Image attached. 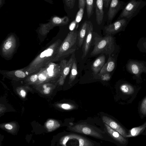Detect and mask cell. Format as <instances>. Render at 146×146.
<instances>
[{"instance_id": "1", "label": "cell", "mask_w": 146, "mask_h": 146, "mask_svg": "<svg viewBox=\"0 0 146 146\" xmlns=\"http://www.w3.org/2000/svg\"><path fill=\"white\" fill-rule=\"evenodd\" d=\"M62 41L58 39L39 54L28 66L24 68L29 75L36 73L53 60Z\"/></svg>"}, {"instance_id": "2", "label": "cell", "mask_w": 146, "mask_h": 146, "mask_svg": "<svg viewBox=\"0 0 146 146\" xmlns=\"http://www.w3.org/2000/svg\"><path fill=\"white\" fill-rule=\"evenodd\" d=\"M76 29L70 32L59 47L53 62L61 61L74 53L77 49Z\"/></svg>"}, {"instance_id": "3", "label": "cell", "mask_w": 146, "mask_h": 146, "mask_svg": "<svg viewBox=\"0 0 146 146\" xmlns=\"http://www.w3.org/2000/svg\"><path fill=\"white\" fill-rule=\"evenodd\" d=\"M94 40V47L91 53V56L101 53L111 55L115 50L114 39L111 35H107L104 37L96 36Z\"/></svg>"}, {"instance_id": "4", "label": "cell", "mask_w": 146, "mask_h": 146, "mask_svg": "<svg viewBox=\"0 0 146 146\" xmlns=\"http://www.w3.org/2000/svg\"><path fill=\"white\" fill-rule=\"evenodd\" d=\"M38 79L36 83H46L59 78L61 72L59 64L51 62L39 71Z\"/></svg>"}, {"instance_id": "5", "label": "cell", "mask_w": 146, "mask_h": 146, "mask_svg": "<svg viewBox=\"0 0 146 146\" xmlns=\"http://www.w3.org/2000/svg\"><path fill=\"white\" fill-rule=\"evenodd\" d=\"M146 5L143 0H130L126 3L117 19L125 18L130 21Z\"/></svg>"}, {"instance_id": "6", "label": "cell", "mask_w": 146, "mask_h": 146, "mask_svg": "<svg viewBox=\"0 0 146 146\" xmlns=\"http://www.w3.org/2000/svg\"><path fill=\"white\" fill-rule=\"evenodd\" d=\"M125 68L128 72L133 75V79L139 81L142 79V73L146 74V62L129 59L125 65Z\"/></svg>"}, {"instance_id": "7", "label": "cell", "mask_w": 146, "mask_h": 146, "mask_svg": "<svg viewBox=\"0 0 146 146\" xmlns=\"http://www.w3.org/2000/svg\"><path fill=\"white\" fill-rule=\"evenodd\" d=\"M69 21V19L67 16L61 17L53 15L51 17L48 23L40 24L38 31L41 35H45L54 27L66 25Z\"/></svg>"}, {"instance_id": "8", "label": "cell", "mask_w": 146, "mask_h": 146, "mask_svg": "<svg viewBox=\"0 0 146 146\" xmlns=\"http://www.w3.org/2000/svg\"><path fill=\"white\" fill-rule=\"evenodd\" d=\"M17 42L16 37L14 34L9 35L1 45V52L2 56L5 58H11L16 51Z\"/></svg>"}, {"instance_id": "9", "label": "cell", "mask_w": 146, "mask_h": 146, "mask_svg": "<svg viewBox=\"0 0 146 146\" xmlns=\"http://www.w3.org/2000/svg\"><path fill=\"white\" fill-rule=\"evenodd\" d=\"M129 21L125 18L117 20L104 28V31L107 35H114L122 31H124Z\"/></svg>"}, {"instance_id": "10", "label": "cell", "mask_w": 146, "mask_h": 146, "mask_svg": "<svg viewBox=\"0 0 146 146\" xmlns=\"http://www.w3.org/2000/svg\"><path fill=\"white\" fill-rule=\"evenodd\" d=\"M75 58L74 53L72 54L68 61L65 59L60 61L59 64L61 70V74L58 80V82L59 84L62 85L64 83L66 77L68 74L71 70Z\"/></svg>"}, {"instance_id": "11", "label": "cell", "mask_w": 146, "mask_h": 146, "mask_svg": "<svg viewBox=\"0 0 146 146\" xmlns=\"http://www.w3.org/2000/svg\"><path fill=\"white\" fill-rule=\"evenodd\" d=\"M70 129L74 131L89 135L96 138L102 139V135L92 128L85 124H79L70 127Z\"/></svg>"}, {"instance_id": "12", "label": "cell", "mask_w": 146, "mask_h": 146, "mask_svg": "<svg viewBox=\"0 0 146 146\" xmlns=\"http://www.w3.org/2000/svg\"><path fill=\"white\" fill-rule=\"evenodd\" d=\"M93 31V27L92 23L90 21H88L86 35L83 43L82 48V59H84L86 57L90 50L92 40Z\"/></svg>"}, {"instance_id": "13", "label": "cell", "mask_w": 146, "mask_h": 146, "mask_svg": "<svg viewBox=\"0 0 146 146\" xmlns=\"http://www.w3.org/2000/svg\"><path fill=\"white\" fill-rule=\"evenodd\" d=\"M126 3L120 0H111L107 13L108 20H112L118 12L123 9Z\"/></svg>"}, {"instance_id": "14", "label": "cell", "mask_w": 146, "mask_h": 146, "mask_svg": "<svg viewBox=\"0 0 146 146\" xmlns=\"http://www.w3.org/2000/svg\"><path fill=\"white\" fill-rule=\"evenodd\" d=\"M0 73L5 76L14 79H23L29 75L24 68L12 71L1 70Z\"/></svg>"}, {"instance_id": "15", "label": "cell", "mask_w": 146, "mask_h": 146, "mask_svg": "<svg viewBox=\"0 0 146 146\" xmlns=\"http://www.w3.org/2000/svg\"><path fill=\"white\" fill-rule=\"evenodd\" d=\"M103 122L112 129L117 131L125 137L127 135L126 131L120 125L110 117L106 116L102 117Z\"/></svg>"}, {"instance_id": "16", "label": "cell", "mask_w": 146, "mask_h": 146, "mask_svg": "<svg viewBox=\"0 0 146 146\" xmlns=\"http://www.w3.org/2000/svg\"><path fill=\"white\" fill-rule=\"evenodd\" d=\"M104 0H96V19L97 24L100 25L102 23L104 16L103 6Z\"/></svg>"}, {"instance_id": "17", "label": "cell", "mask_w": 146, "mask_h": 146, "mask_svg": "<svg viewBox=\"0 0 146 146\" xmlns=\"http://www.w3.org/2000/svg\"><path fill=\"white\" fill-rule=\"evenodd\" d=\"M104 124L108 133L113 139L121 144H124L126 143L127 140L125 137L106 124L104 123Z\"/></svg>"}, {"instance_id": "18", "label": "cell", "mask_w": 146, "mask_h": 146, "mask_svg": "<svg viewBox=\"0 0 146 146\" xmlns=\"http://www.w3.org/2000/svg\"><path fill=\"white\" fill-rule=\"evenodd\" d=\"M105 57L102 54L98 57L92 65V70L95 74L99 72L105 62Z\"/></svg>"}, {"instance_id": "19", "label": "cell", "mask_w": 146, "mask_h": 146, "mask_svg": "<svg viewBox=\"0 0 146 146\" xmlns=\"http://www.w3.org/2000/svg\"><path fill=\"white\" fill-rule=\"evenodd\" d=\"M115 66V59L109 55V58L107 62L105 64L100 71L99 74L105 73H109L113 71Z\"/></svg>"}, {"instance_id": "20", "label": "cell", "mask_w": 146, "mask_h": 146, "mask_svg": "<svg viewBox=\"0 0 146 146\" xmlns=\"http://www.w3.org/2000/svg\"><path fill=\"white\" fill-rule=\"evenodd\" d=\"M88 21H86L82 23L78 33V43L80 47L83 44L86 35Z\"/></svg>"}, {"instance_id": "21", "label": "cell", "mask_w": 146, "mask_h": 146, "mask_svg": "<svg viewBox=\"0 0 146 146\" xmlns=\"http://www.w3.org/2000/svg\"><path fill=\"white\" fill-rule=\"evenodd\" d=\"M119 88L122 92L129 95L133 94L135 90L134 87L132 84L126 82L120 85Z\"/></svg>"}, {"instance_id": "22", "label": "cell", "mask_w": 146, "mask_h": 146, "mask_svg": "<svg viewBox=\"0 0 146 146\" xmlns=\"http://www.w3.org/2000/svg\"><path fill=\"white\" fill-rule=\"evenodd\" d=\"M146 128V122L141 125L133 127L131 129L127 134V137H134L139 135Z\"/></svg>"}, {"instance_id": "23", "label": "cell", "mask_w": 146, "mask_h": 146, "mask_svg": "<svg viewBox=\"0 0 146 146\" xmlns=\"http://www.w3.org/2000/svg\"><path fill=\"white\" fill-rule=\"evenodd\" d=\"M78 73L77 61L76 58H74L69 78L68 83L71 84L75 80Z\"/></svg>"}, {"instance_id": "24", "label": "cell", "mask_w": 146, "mask_h": 146, "mask_svg": "<svg viewBox=\"0 0 146 146\" xmlns=\"http://www.w3.org/2000/svg\"><path fill=\"white\" fill-rule=\"evenodd\" d=\"M95 0H86L87 15L89 18L94 13V9Z\"/></svg>"}, {"instance_id": "25", "label": "cell", "mask_w": 146, "mask_h": 146, "mask_svg": "<svg viewBox=\"0 0 146 146\" xmlns=\"http://www.w3.org/2000/svg\"><path fill=\"white\" fill-rule=\"evenodd\" d=\"M137 46L140 52L146 53V37H142L139 39Z\"/></svg>"}, {"instance_id": "26", "label": "cell", "mask_w": 146, "mask_h": 146, "mask_svg": "<svg viewBox=\"0 0 146 146\" xmlns=\"http://www.w3.org/2000/svg\"><path fill=\"white\" fill-rule=\"evenodd\" d=\"M76 139L78 141L80 146H92L94 145L92 142L80 135H78Z\"/></svg>"}, {"instance_id": "27", "label": "cell", "mask_w": 146, "mask_h": 146, "mask_svg": "<svg viewBox=\"0 0 146 146\" xmlns=\"http://www.w3.org/2000/svg\"><path fill=\"white\" fill-rule=\"evenodd\" d=\"M78 134L72 133L65 136L61 140V143L63 145L66 146L67 142L70 139H76Z\"/></svg>"}, {"instance_id": "28", "label": "cell", "mask_w": 146, "mask_h": 146, "mask_svg": "<svg viewBox=\"0 0 146 146\" xmlns=\"http://www.w3.org/2000/svg\"><path fill=\"white\" fill-rule=\"evenodd\" d=\"M39 72L38 71L29 75L26 77V81L29 83H36L38 79Z\"/></svg>"}, {"instance_id": "29", "label": "cell", "mask_w": 146, "mask_h": 146, "mask_svg": "<svg viewBox=\"0 0 146 146\" xmlns=\"http://www.w3.org/2000/svg\"><path fill=\"white\" fill-rule=\"evenodd\" d=\"M60 124L57 121L50 120L46 122V126L48 129H52L59 127Z\"/></svg>"}, {"instance_id": "30", "label": "cell", "mask_w": 146, "mask_h": 146, "mask_svg": "<svg viewBox=\"0 0 146 146\" xmlns=\"http://www.w3.org/2000/svg\"><path fill=\"white\" fill-rule=\"evenodd\" d=\"M84 8H83L79 9V10L77 13L75 19L74 20L76 24L79 23L81 21L84 14Z\"/></svg>"}, {"instance_id": "31", "label": "cell", "mask_w": 146, "mask_h": 146, "mask_svg": "<svg viewBox=\"0 0 146 146\" xmlns=\"http://www.w3.org/2000/svg\"><path fill=\"white\" fill-rule=\"evenodd\" d=\"M60 106L62 108L66 110H72L75 108V106L73 105L68 103H63Z\"/></svg>"}, {"instance_id": "32", "label": "cell", "mask_w": 146, "mask_h": 146, "mask_svg": "<svg viewBox=\"0 0 146 146\" xmlns=\"http://www.w3.org/2000/svg\"><path fill=\"white\" fill-rule=\"evenodd\" d=\"M66 6L70 9H72L74 5L76 0H63Z\"/></svg>"}, {"instance_id": "33", "label": "cell", "mask_w": 146, "mask_h": 146, "mask_svg": "<svg viewBox=\"0 0 146 146\" xmlns=\"http://www.w3.org/2000/svg\"><path fill=\"white\" fill-rule=\"evenodd\" d=\"M52 84H44L42 85V88L43 89V91L45 94H48L50 92L51 89Z\"/></svg>"}, {"instance_id": "34", "label": "cell", "mask_w": 146, "mask_h": 146, "mask_svg": "<svg viewBox=\"0 0 146 146\" xmlns=\"http://www.w3.org/2000/svg\"><path fill=\"white\" fill-rule=\"evenodd\" d=\"M140 111L143 115H146V98L142 102L140 106Z\"/></svg>"}, {"instance_id": "35", "label": "cell", "mask_w": 146, "mask_h": 146, "mask_svg": "<svg viewBox=\"0 0 146 146\" xmlns=\"http://www.w3.org/2000/svg\"><path fill=\"white\" fill-rule=\"evenodd\" d=\"M101 76V78L102 80H108L111 78V75L109 73H105L99 74Z\"/></svg>"}, {"instance_id": "36", "label": "cell", "mask_w": 146, "mask_h": 146, "mask_svg": "<svg viewBox=\"0 0 146 146\" xmlns=\"http://www.w3.org/2000/svg\"><path fill=\"white\" fill-rule=\"evenodd\" d=\"M86 5V0H78V7L84 8Z\"/></svg>"}, {"instance_id": "37", "label": "cell", "mask_w": 146, "mask_h": 146, "mask_svg": "<svg viewBox=\"0 0 146 146\" xmlns=\"http://www.w3.org/2000/svg\"><path fill=\"white\" fill-rule=\"evenodd\" d=\"M111 0H104V5L105 7L107 8L110 4Z\"/></svg>"}, {"instance_id": "38", "label": "cell", "mask_w": 146, "mask_h": 146, "mask_svg": "<svg viewBox=\"0 0 146 146\" xmlns=\"http://www.w3.org/2000/svg\"><path fill=\"white\" fill-rule=\"evenodd\" d=\"M21 96L23 98H25L26 95V93L25 91L23 89H21L20 91Z\"/></svg>"}, {"instance_id": "39", "label": "cell", "mask_w": 146, "mask_h": 146, "mask_svg": "<svg viewBox=\"0 0 146 146\" xmlns=\"http://www.w3.org/2000/svg\"><path fill=\"white\" fill-rule=\"evenodd\" d=\"M5 127L7 129L11 130L13 128V126L9 124H6L5 125Z\"/></svg>"}, {"instance_id": "40", "label": "cell", "mask_w": 146, "mask_h": 146, "mask_svg": "<svg viewBox=\"0 0 146 146\" xmlns=\"http://www.w3.org/2000/svg\"><path fill=\"white\" fill-rule=\"evenodd\" d=\"M49 3L53 4V2L52 0H43Z\"/></svg>"}, {"instance_id": "41", "label": "cell", "mask_w": 146, "mask_h": 146, "mask_svg": "<svg viewBox=\"0 0 146 146\" xmlns=\"http://www.w3.org/2000/svg\"><path fill=\"white\" fill-rule=\"evenodd\" d=\"M2 1V2L1 3H0L1 7L3 5V4L4 2V0H1V1Z\"/></svg>"}, {"instance_id": "42", "label": "cell", "mask_w": 146, "mask_h": 146, "mask_svg": "<svg viewBox=\"0 0 146 146\" xmlns=\"http://www.w3.org/2000/svg\"></svg>"}]
</instances>
